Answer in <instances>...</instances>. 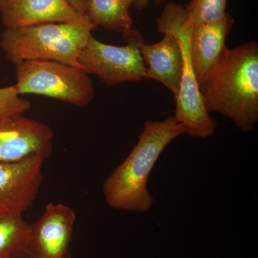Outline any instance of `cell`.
Listing matches in <instances>:
<instances>
[{
  "instance_id": "cell-11",
  "label": "cell",
  "mask_w": 258,
  "mask_h": 258,
  "mask_svg": "<svg viewBox=\"0 0 258 258\" xmlns=\"http://www.w3.org/2000/svg\"><path fill=\"white\" fill-rule=\"evenodd\" d=\"M233 24L234 19L228 13L218 21L193 23L190 32L189 52L199 86L221 57Z\"/></svg>"
},
{
  "instance_id": "cell-15",
  "label": "cell",
  "mask_w": 258,
  "mask_h": 258,
  "mask_svg": "<svg viewBox=\"0 0 258 258\" xmlns=\"http://www.w3.org/2000/svg\"><path fill=\"white\" fill-rule=\"evenodd\" d=\"M193 23L218 21L227 15V0H191L186 6Z\"/></svg>"
},
{
  "instance_id": "cell-18",
  "label": "cell",
  "mask_w": 258,
  "mask_h": 258,
  "mask_svg": "<svg viewBox=\"0 0 258 258\" xmlns=\"http://www.w3.org/2000/svg\"><path fill=\"white\" fill-rule=\"evenodd\" d=\"M164 1H166V0H134L132 6L137 10H142L148 6L150 2H154L155 4L159 5Z\"/></svg>"
},
{
  "instance_id": "cell-13",
  "label": "cell",
  "mask_w": 258,
  "mask_h": 258,
  "mask_svg": "<svg viewBox=\"0 0 258 258\" xmlns=\"http://www.w3.org/2000/svg\"><path fill=\"white\" fill-rule=\"evenodd\" d=\"M130 7L126 0H86L85 15L96 27L123 34L133 25Z\"/></svg>"
},
{
  "instance_id": "cell-12",
  "label": "cell",
  "mask_w": 258,
  "mask_h": 258,
  "mask_svg": "<svg viewBox=\"0 0 258 258\" xmlns=\"http://www.w3.org/2000/svg\"><path fill=\"white\" fill-rule=\"evenodd\" d=\"M160 41L144 42L141 54L146 67V79L164 85L174 98L179 93L183 73V53L179 39L169 32L163 33Z\"/></svg>"
},
{
  "instance_id": "cell-1",
  "label": "cell",
  "mask_w": 258,
  "mask_h": 258,
  "mask_svg": "<svg viewBox=\"0 0 258 258\" xmlns=\"http://www.w3.org/2000/svg\"><path fill=\"white\" fill-rule=\"evenodd\" d=\"M200 90L209 113L227 117L242 132H252L258 122L257 42L226 47Z\"/></svg>"
},
{
  "instance_id": "cell-3",
  "label": "cell",
  "mask_w": 258,
  "mask_h": 258,
  "mask_svg": "<svg viewBox=\"0 0 258 258\" xmlns=\"http://www.w3.org/2000/svg\"><path fill=\"white\" fill-rule=\"evenodd\" d=\"M96 28L85 16L76 23L5 28L0 35V48L15 66L23 61L46 60L82 69L80 54Z\"/></svg>"
},
{
  "instance_id": "cell-21",
  "label": "cell",
  "mask_w": 258,
  "mask_h": 258,
  "mask_svg": "<svg viewBox=\"0 0 258 258\" xmlns=\"http://www.w3.org/2000/svg\"><path fill=\"white\" fill-rule=\"evenodd\" d=\"M29 258H34V257H29Z\"/></svg>"
},
{
  "instance_id": "cell-7",
  "label": "cell",
  "mask_w": 258,
  "mask_h": 258,
  "mask_svg": "<svg viewBox=\"0 0 258 258\" xmlns=\"http://www.w3.org/2000/svg\"><path fill=\"white\" fill-rule=\"evenodd\" d=\"M54 132L46 123L23 115L0 117V162H16L53 152Z\"/></svg>"
},
{
  "instance_id": "cell-20",
  "label": "cell",
  "mask_w": 258,
  "mask_h": 258,
  "mask_svg": "<svg viewBox=\"0 0 258 258\" xmlns=\"http://www.w3.org/2000/svg\"><path fill=\"white\" fill-rule=\"evenodd\" d=\"M0 258H10V257H6V256H4V255H1V254H0Z\"/></svg>"
},
{
  "instance_id": "cell-4",
  "label": "cell",
  "mask_w": 258,
  "mask_h": 258,
  "mask_svg": "<svg viewBox=\"0 0 258 258\" xmlns=\"http://www.w3.org/2000/svg\"><path fill=\"white\" fill-rule=\"evenodd\" d=\"M193 22L184 5L169 3L157 19L158 30L169 32L179 39L183 53V73L176 96L174 118L194 138L206 139L216 131L217 123L207 110L194 71L189 52L190 32Z\"/></svg>"
},
{
  "instance_id": "cell-9",
  "label": "cell",
  "mask_w": 258,
  "mask_h": 258,
  "mask_svg": "<svg viewBox=\"0 0 258 258\" xmlns=\"http://www.w3.org/2000/svg\"><path fill=\"white\" fill-rule=\"evenodd\" d=\"M44 161L34 157L0 162V214L23 215L32 206L43 180Z\"/></svg>"
},
{
  "instance_id": "cell-14",
  "label": "cell",
  "mask_w": 258,
  "mask_h": 258,
  "mask_svg": "<svg viewBox=\"0 0 258 258\" xmlns=\"http://www.w3.org/2000/svg\"><path fill=\"white\" fill-rule=\"evenodd\" d=\"M30 224L22 215L0 214V254L10 258H29Z\"/></svg>"
},
{
  "instance_id": "cell-2",
  "label": "cell",
  "mask_w": 258,
  "mask_h": 258,
  "mask_svg": "<svg viewBox=\"0 0 258 258\" xmlns=\"http://www.w3.org/2000/svg\"><path fill=\"white\" fill-rule=\"evenodd\" d=\"M185 134L184 125L174 115L146 120L137 144L103 183L107 205L123 211L149 212L154 203L147 189L149 175L165 148Z\"/></svg>"
},
{
  "instance_id": "cell-5",
  "label": "cell",
  "mask_w": 258,
  "mask_h": 258,
  "mask_svg": "<svg viewBox=\"0 0 258 258\" xmlns=\"http://www.w3.org/2000/svg\"><path fill=\"white\" fill-rule=\"evenodd\" d=\"M19 94H35L86 108L96 96L92 80L84 70L46 60L23 61L15 66Z\"/></svg>"
},
{
  "instance_id": "cell-16",
  "label": "cell",
  "mask_w": 258,
  "mask_h": 258,
  "mask_svg": "<svg viewBox=\"0 0 258 258\" xmlns=\"http://www.w3.org/2000/svg\"><path fill=\"white\" fill-rule=\"evenodd\" d=\"M19 94L15 85L0 88V117L23 115L31 108V102Z\"/></svg>"
},
{
  "instance_id": "cell-10",
  "label": "cell",
  "mask_w": 258,
  "mask_h": 258,
  "mask_svg": "<svg viewBox=\"0 0 258 258\" xmlns=\"http://www.w3.org/2000/svg\"><path fill=\"white\" fill-rule=\"evenodd\" d=\"M0 16L5 28L76 23L85 17L66 0H0Z\"/></svg>"
},
{
  "instance_id": "cell-19",
  "label": "cell",
  "mask_w": 258,
  "mask_h": 258,
  "mask_svg": "<svg viewBox=\"0 0 258 258\" xmlns=\"http://www.w3.org/2000/svg\"><path fill=\"white\" fill-rule=\"evenodd\" d=\"M126 1L128 2L129 5L132 7V5H133L134 0H126Z\"/></svg>"
},
{
  "instance_id": "cell-6",
  "label": "cell",
  "mask_w": 258,
  "mask_h": 258,
  "mask_svg": "<svg viewBox=\"0 0 258 258\" xmlns=\"http://www.w3.org/2000/svg\"><path fill=\"white\" fill-rule=\"evenodd\" d=\"M124 46L103 43L91 35L79 57L88 74L96 76L108 86L146 79V67L141 54L143 35L130 29L123 33Z\"/></svg>"
},
{
  "instance_id": "cell-17",
  "label": "cell",
  "mask_w": 258,
  "mask_h": 258,
  "mask_svg": "<svg viewBox=\"0 0 258 258\" xmlns=\"http://www.w3.org/2000/svg\"><path fill=\"white\" fill-rule=\"evenodd\" d=\"M75 10H77L80 14L85 15V10H86V0H66Z\"/></svg>"
},
{
  "instance_id": "cell-8",
  "label": "cell",
  "mask_w": 258,
  "mask_h": 258,
  "mask_svg": "<svg viewBox=\"0 0 258 258\" xmlns=\"http://www.w3.org/2000/svg\"><path fill=\"white\" fill-rule=\"evenodd\" d=\"M76 212L61 203H49L42 216L30 225L28 252L34 258H72L69 248Z\"/></svg>"
}]
</instances>
